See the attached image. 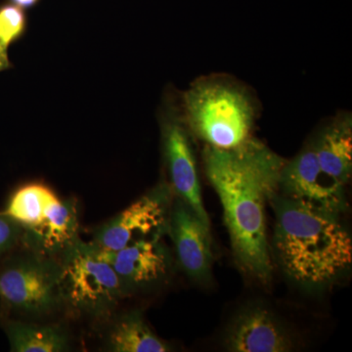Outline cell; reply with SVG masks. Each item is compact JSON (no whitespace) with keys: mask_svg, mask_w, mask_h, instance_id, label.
Listing matches in <instances>:
<instances>
[{"mask_svg":"<svg viewBox=\"0 0 352 352\" xmlns=\"http://www.w3.org/2000/svg\"><path fill=\"white\" fill-rule=\"evenodd\" d=\"M204 166L223 208L236 261L248 275L267 283L273 263L266 232V204L279 193L286 160L252 138L233 149L206 145Z\"/></svg>","mask_w":352,"mask_h":352,"instance_id":"cell-1","label":"cell"},{"mask_svg":"<svg viewBox=\"0 0 352 352\" xmlns=\"http://www.w3.org/2000/svg\"><path fill=\"white\" fill-rule=\"evenodd\" d=\"M273 250L282 270L296 283L320 288L351 268V234L337 215L276 195Z\"/></svg>","mask_w":352,"mask_h":352,"instance_id":"cell-2","label":"cell"},{"mask_svg":"<svg viewBox=\"0 0 352 352\" xmlns=\"http://www.w3.org/2000/svg\"><path fill=\"white\" fill-rule=\"evenodd\" d=\"M180 109L192 135L219 149L250 140L258 113L247 89L223 76L197 80L183 94Z\"/></svg>","mask_w":352,"mask_h":352,"instance_id":"cell-3","label":"cell"},{"mask_svg":"<svg viewBox=\"0 0 352 352\" xmlns=\"http://www.w3.org/2000/svg\"><path fill=\"white\" fill-rule=\"evenodd\" d=\"M62 305L76 314L104 317L126 296L103 250L78 239L60 256Z\"/></svg>","mask_w":352,"mask_h":352,"instance_id":"cell-4","label":"cell"},{"mask_svg":"<svg viewBox=\"0 0 352 352\" xmlns=\"http://www.w3.org/2000/svg\"><path fill=\"white\" fill-rule=\"evenodd\" d=\"M60 263L38 252L6 258L0 267V298L13 314L41 317L62 307Z\"/></svg>","mask_w":352,"mask_h":352,"instance_id":"cell-5","label":"cell"},{"mask_svg":"<svg viewBox=\"0 0 352 352\" xmlns=\"http://www.w3.org/2000/svg\"><path fill=\"white\" fill-rule=\"evenodd\" d=\"M171 193L170 185H157L98 227L92 243L115 252L139 241L162 239L168 233Z\"/></svg>","mask_w":352,"mask_h":352,"instance_id":"cell-6","label":"cell"},{"mask_svg":"<svg viewBox=\"0 0 352 352\" xmlns=\"http://www.w3.org/2000/svg\"><path fill=\"white\" fill-rule=\"evenodd\" d=\"M162 143L170 186L178 198L210 226L201 198L200 179L191 132L183 119L180 105L168 102L161 118Z\"/></svg>","mask_w":352,"mask_h":352,"instance_id":"cell-7","label":"cell"},{"mask_svg":"<svg viewBox=\"0 0 352 352\" xmlns=\"http://www.w3.org/2000/svg\"><path fill=\"white\" fill-rule=\"evenodd\" d=\"M279 192L289 201L336 215L344 208V191L333 186L322 173L312 139L285 164Z\"/></svg>","mask_w":352,"mask_h":352,"instance_id":"cell-8","label":"cell"},{"mask_svg":"<svg viewBox=\"0 0 352 352\" xmlns=\"http://www.w3.org/2000/svg\"><path fill=\"white\" fill-rule=\"evenodd\" d=\"M168 233L184 272L198 281L208 280L212 264L210 226L179 199L170 208Z\"/></svg>","mask_w":352,"mask_h":352,"instance_id":"cell-9","label":"cell"},{"mask_svg":"<svg viewBox=\"0 0 352 352\" xmlns=\"http://www.w3.org/2000/svg\"><path fill=\"white\" fill-rule=\"evenodd\" d=\"M102 250L126 295L159 283L170 271V252L161 239L139 241L119 251Z\"/></svg>","mask_w":352,"mask_h":352,"instance_id":"cell-10","label":"cell"},{"mask_svg":"<svg viewBox=\"0 0 352 352\" xmlns=\"http://www.w3.org/2000/svg\"><path fill=\"white\" fill-rule=\"evenodd\" d=\"M226 347L233 352H285L291 351L292 342L274 315L254 307L234 319L226 333Z\"/></svg>","mask_w":352,"mask_h":352,"instance_id":"cell-11","label":"cell"},{"mask_svg":"<svg viewBox=\"0 0 352 352\" xmlns=\"http://www.w3.org/2000/svg\"><path fill=\"white\" fill-rule=\"evenodd\" d=\"M78 210L75 201L62 200L53 192L41 224L25 230L24 243L32 252L54 258L80 239Z\"/></svg>","mask_w":352,"mask_h":352,"instance_id":"cell-12","label":"cell"},{"mask_svg":"<svg viewBox=\"0 0 352 352\" xmlns=\"http://www.w3.org/2000/svg\"><path fill=\"white\" fill-rule=\"evenodd\" d=\"M319 166L326 178L344 191L352 173L351 113L338 116L312 139Z\"/></svg>","mask_w":352,"mask_h":352,"instance_id":"cell-13","label":"cell"},{"mask_svg":"<svg viewBox=\"0 0 352 352\" xmlns=\"http://www.w3.org/2000/svg\"><path fill=\"white\" fill-rule=\"evenodd\" d=\"M107 351L112 352H168L170 347L155 335L138 311L118 317L106 337Z\"/></svg>","mask_w":352,"mask_h":352,"instance_id":"cell-14","label":"cell"},{"mask_svg":"<svg viewBox=\"0 0 352 352\" xmlns=\"http://www.w3.org/2000/svg\"><path fill=\"white\" fill-rule=\"evenodd\" d=\"M4 330L13 352H63L69 349L68 333L61 326L7 319Z\"/></svg>","mask_w":352,"mask_h":352,"instance_id":"cell-15","label":"cell"},{"mask_svg":"<svg viewBox=\"0 0 352 352\" xmlns=\"http://www.w3.org/2000/svg\"><path fill=\"white\" fill-rule=\"evenodd\" d=\"M53 191L41 183H30L16 190L7 204L4 214L12 217L25 231L41 224L47 201Z\"/></svg>","mask_w":352,"mask_h":352,"instance_id":"cell-16","label":"cell"},{"mask_svg":"<svg viewBox=\"0 0 352 352\" xmlns=\"http://www.w3.org/2000/svg\"><path fill=\"white\" fill-rule=\"evenodd\" d=\"M25 29V16L23 8L8 4L0 8V43L8 48L22 36Z\"/></svg>","mask_w":352,"mask_h":352,"instance_id":"cell-17","label":"cell"},{"mask_svg":"<svg viewBox=\"0 0 352 352\" xmlns=\"http://www.w3.org/2000/svg\"><path fill=\"white\" fill-rule=\"evenodd\" d=\"M25 228L3 212H0V261L24 243Z\"/></svg>","mask_w":352,"mask_h":352,"instance_id":"cell-18","label":"cell"},{"mask_svg":"<svg viewBox=\"0 0 352 352\" xmlns=\"http://www.w3.org/2000/svg\"><path fill=\"white\" fill-rule=\"evenodd\" d=\"M7 50H8V48H6V46L2 45V43H0V72L8 68L9 65H10Z\"/></svg>","mask_w":352,"mask_h":352,"instance_id":"cell-19","label":"cell"},{"mask_svg":"<svg viewBox=\"0 0 352 352\" xmlns=\"http://www.w3.org/2000/svg\"><path fill=\"white\" fill-rule=\"evenodd\" d=\"M15 6L21 7V8L25 9L34 6L38 0H12Z\"/></svg>","mask_w":352,"mask_h":352,"instance_id":"cell-20","label":"cell"}]
</instances>
